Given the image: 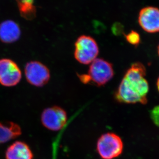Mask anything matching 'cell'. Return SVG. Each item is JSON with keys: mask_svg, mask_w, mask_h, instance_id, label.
Here are the masks:
<instances>
[{"mask_svg": "<svg viewBox=\"0 0 159 159\" xmlns=\"http://www.w3.org/2000/svg\"><path fill=\"white\" fill-rule=\"evenodd\" d=\"M145 76L146 68L142 64L131 65L116 91V100L123 104H146L149 84Z\"/></svg>", "mask_w": 159, "mask_h": 159, "instance_id": "cell-1", "label": "cell"}, {"mask_svg": "<svg viewBox=\"0 0 159 159\" xmlns=\"http://www.w3.org/2000/svg\"><path fill=\"white\" fill-rule=\"evenodd\" d=\"M98 53V46L93 37L81 35L77 39L75 44L74 57L80 63L91 64L97 59Z\"/></svg>", "mask_w": 159, "mask_h": 159, "instance_id": "cell-2", "label": "cell"}, {"mask_svg": "<svg viewBox=\"0 0 159 159\" xmlns=\"http://www.w3.org/2000/svg\"><path fill=\"white\" fill-rule=\"evenodd\" d=\"M123 143L119 135L113 133L104 134L97 143V150L103 159H113L120 156L123 150Z\"/></svg>", "mask_w": 159, "mask_h": 159, "instance_id": "cell-3", "label": "cell"}, {"mask_svg": "<svg viewBox=\"0 0 159 159\" xmlns=\"http://www.w3.org/2000/svg\"><path fill=\"white\" fill-rule=\"evenodd\" d=\"M89 69V78L98 86L104 85L110 81L114 75L112 65L102 59H96L90 64Z\"/></svg>", "mask_w": 159, "mask_h": 159, "instance_id": "cell-4", "label": "cell"}, {"mask_svg": "<svg viewBox=\"0 0 159 159\" xmlns=\"http://www.w3.org/2000/svg\"><path fill=\"white\" fill-rule=\"evenodd\" d=\"M24 71L27 82L36 87L45 85L51 78L50 71L48 67L38 61H30L27 63Z\"/></svg>", "mask_w": 159, "mask_h": 159, "instance_id": "cell-5", "label": "cell"}, {"mask_svg": "<svg viewBox=\"0 0 159 159\" xmlns=\"http://www.w3.org/2000/svg\"><path fill=\"white\" fill-rule=\"evenodd\" d=\"M67 118L66 112L58 106L45 108L41 115L42 125L47 129L53 131L62 129L66 124Z\"/></svg>", "mask_w": 159, "mask_h": 159, "instance_id": "cell-6", "label": "cell"}, {"mask_svg": "<svg viewBox=\"0 0 159 159\" xmlns=\"http://www.w3.org/2000/svg\"><path fill=\"white\" fill-rule=\"evenodd\" d=\"M22 72L15 62L8 59L0 60V84L6 87L17 85L21 81Z\"/></svg>", "mask_w": 159, "mask_h": 159, "instance_id": "cell-7", "label": "cell"}, {"mask_svg": "<svg viewBox=\"0 0 159 159\" xmlns=\"http://www.w3.org/2000/svg\"><path fill=\"white\" fill-rule=\"evenodd\" d=\"M139 23L145 32L149 33L159 32V9L153 6L143 8L140 11Z\"/></svg>", "mask_w": 159, "mask_h": 159, "instance_id": "cell-8", "label": "cell"}, {"mask_svg": "<svg viewBox=\"0 0 159 159\" xmlns=\"http://www.w3.org/2000/svg\"><path fill=\"white\" fill-rule=\"evenodd\" d=\"M21 30L17 23L6 20L0 24V40L6 44L15 42L19 39Z\"/></svg>", "mask_w": 159, "mask_h": 159, "instance_id": "cell-9", "label": "cell"}, {"mask_svg": "<svg viewBox=\"0 0 159 159\" xmlns=\"http://www.w3.org/2000/svg\"><path fill=\"white\" fill-rule=\"evenodd\" d=\"M6 159H33L30 147L23 142L16 141L8 147L5 152Z\"/></svg>", "mask_w": 159, "mask_h": 159, "instance_id": "cell-10", "label": "cell"}, {"mask_svg": "<svg viewBox=\"0 0 159 159\" xmlns=\"http://www.w3.org/2000/svg\"><path fill=\"white\" fill-rule=\"evenodd\" d=\"M22 134L21 127L14 122H0V144L16 138Z\"/></svg>", "mask_w": 159, "mask_h": 159, "instance_id": "cell-11", "label": "cell"}, {"mask_svg": "<svg viewBox=\"0 0 159 159\" xmlns=\"http://www.w3.org/2000/svg\"><path fill=\"white\" fill-rule=\"evenodd\" d=\"M125 37L128 42L132 45H138L140 42V35L135 31H132L127 34L125 35Z\"/></svg>", "mask_w": 159, "mask_h": 159, "instance_id": "cell-12", "label": "cell"}, {"mask_svg": "<svg viewBox=\"0 0 159 159\" xmlns=\"http://www.w3.org/2000/svg\"><path fill=\"white\" fill-rule=\"evenodd\" d=\"M151 118L155 125L159 127V105L155 107L150 113Z\"/></svg>", "mask_w": 159, "mask_h": 159, "instance_id": "cell-13", "label": "cell"}, {"mask_svg": "<svg viewBox=\"0 0 159 159\" xmlns=\"http://www.w3.org/2000/svg\"><path fill=\"white\" fill-rule=\"evenodd\" d=\"M157 88H158V90L159 92V77L157 80Z\"/></svg>", "mask_w": 159, "mask_h": 159, "instance_id": "cell-14", "label": "cell"}, {"mask_svg": "<svg viewBox=\"0 0 159 159\" xmlns=\"http://www.w3.org/2000/svg\"><path fill=\"white\" fill-rule=\"evenodd\" d=\"M158 54H159V46H158Z\"/></svg>", "mask_w": 159, "mask_h": 159, "instance_id": "cell-15", "label": "cell"}]
</instances>
